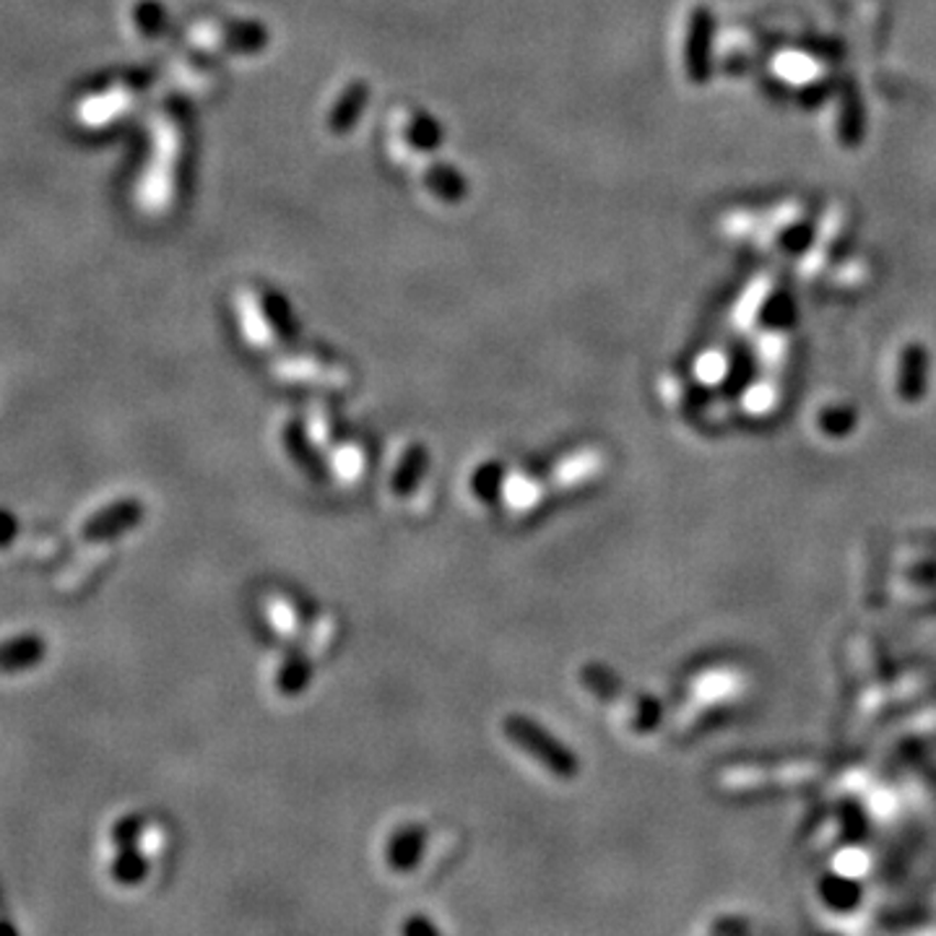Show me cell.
Wrapping results in <instances>:
<instances>
[{"label":"cell","instance_id":"cell-5","mask_svg":"<svg viewBox=\"0 0 936 936\" xmlns=\"http://www.w3.org/2000/svg\"><path fill=\"white\" fill-rule=\"evenodd\" d=\"M440 128L425 112L404 107L390 118V148L406 162L417 164L425 159L432 148L440 146Z\"/></svg>","mask_w":936,"mask_h":936},{"label":"cell","instance_id":"cell-19","mask_svg":"<svg viewBox=\"0 0 936 936\" xmlns=\"http://www.w3.org/2000/svg\"><path fill=\"white\" fill-rule=\"evenodd\" d=\"M310 663H307L302 656H295V659H289L282 667V671H278V692H282V695H299V692L307 687V682H310Z\"/></svg>","mask_w":936,"mask_h":936},{"label":"cell","instance_id":"cell-2","mask_svg":"<svg viewBox=\"0 0 936 936\" xmlns=\"http://www.w3.org/2000/svg\"><path fill=\"white\" fill-rule=\"evenodd\" d=\"M242 331L250 344L271 349L291 344L297 339V320L291 316V307L287 299L278 295L276 289L266 287H247L238 297Z\"/></svg>","mask_w":936,"mask_h":936},{"label":"cell","instance_id":"cell-16","mask_svg":"<svg viewBox=\"0 0 936 936\" xmlns=\"http://www.w3.org/2000/svg\"><path fill=\"white\" fill-rule=\"evenodd\" d=\"M421 848H425V830L409 827L388 843V863L398 871H409L419 861Z\"/></svg>","mask_w":936,"mask_h":936},{"label":"cell","instance_id":"cell-9","mask_svg":"<svg viewBox=\"0 0 936 936\" xmlns=\"http://www.w3.org/2000/svg\"><path fill=\"white\" fill-rule=\"evenodd\" d=\"M47 656V640L37 632H21L0 640V674H21L37 669Z\"/></svg>","mask_w":936,"mask_h":936},{"label":"cell","instance_id":"cell-28","mask_svg":"<svg viewBox=\"0 0 936 936\" xmlns=\"http://www.w3.org/2000/svg\"><path fill=\"white\" fill-rule=\"evenodd\" d=\"M404 932H406V934H414V932H427V934H434V932H438V928H434L432 924H425V921H411V924H406V926H404Z\"/></svg>","mask_w":936,"mask_h":936},{"label":"cell","instance_id":"cell-11","mask_svg":"<svg viewBox=\"0 0 936 936\" xmlns=\"http://www.w3.org/2000/svg\"><path fill=\"white\" fill-rule=\"evenodd\" d=\"M364 102H367V87H364V81H349L344 89L339 91L333 99V104L328 107V115H326V128L333 135H344L354 128L356 120H360Z\"/></svg>","mask_w":936,"mask_h":936},{"label":"cell","instance_id":"cell-7","mask_svg":"<svg viewBox=\"0 0 936 936\" xmlns=\"http://www.w3.org/2000/svg\"><path fill=\"white\" fill-rule=\"evenodd\" d=\"M144 505L139 503L135 497H125L118 499V503L102 507V510H97L95 516H91L87 524L81 528V536L91 544H102V541H112L118 539V536L131 533L133 528L141 526V520H144Z\"/></svg>","mask_w":936,"mask_h":936},{"label":"cell","instance_id":"cell-4","mask_svg":"<svg viewBox=\"0 0 936 936\" xmlns=\"http://www.w3.org/2000/svg\"><path fill=\"white\" fill-rule=\"evenodd\" d=\"M505 734L507 739L516 741L524 752H528L533 760L544 764L549 773H554L557 778H564V781H570V778L577 775L575 755L564 745H560L554 736H549L544 728L536 726L531 718L510 716L505 720Z\"/></svg>","mask_w":936,"mask_h":936},{"label":"cell","instance_id":"cell-26","mask_svg":"<svg viewBox=\"0 0 936 936\" xmlns=\"http://www.w3.org/2000/svg\"><path fill=\"white\" fill-rule=\"evenodd\" d=\"M724 370H726V362L720 354H707V360L700 362V373H703V377H720Z\"/></svg>","mask_w":936,"mask_h":936},{"label":"cell","instance_id":"cell-20","mask_svg":"<svg viewBox=\"0 0 936 936\" xmlns=\"http://www.w3.org/2000/svg\"><path fill=\"white\" fill-rule=\"evenodd\" d=\"M131 102H133V91L131 89H115L112 91V95H102V97H97L95 102H91V107L87 110V118L91 120V123H99V120H107V118H112V115H118V112H123V110H128V107H131Z\"/></svg>","mask_w":936,"mask_h":936},{"label":"cell","instance_id":"cell-14","mask_svg":"<svg viewBox=\"0 0 936 936\" xmlns=\"http://www.w3.org/2000/svg\"><path fill=\"white\" fill-rule=\"evenodd\" d=\"M110 874L118 884H125V888H133V884L144 882L148 874V859L139 850V843H135V846L118 848V856L112 859Z\"/></svg>","mask_w":936,"mask_h":936},{"label":"cell","instance_id":"cell-15","mask_svg":"<svg viewBox=\"0 0 936 936\" xmlns=\"http://www.w3.org/2000/svg\"><path fill=\"white\" fill-rule=\"evenodd\" d=\"M425 471H427V450L421 445L409 448L401 463H398L396 474H393V492L401 497H409L411 492L419 487Z\"/></svg>","mask_w":936,"mask_h":936},{"label":"cell","instance_id":"cell-24","mask_svg":"<svg viewBox=\"0 0 936 936\" xmlns=\"http://www.w3.org/2000/svg\"><path fill=\"white\" fill-rule=\"evenodd\" d=\"M19 531H21V524L16 513L9 510V507H0V549L13 547V541L19 539Z\"/></svg>","mask_w":936,"mask_h":936},{"label":"cell","instance_id":"cell-10","mask_svg":"<svg viewBox=\"0 0 936 936\" xmlns=\"http://www.w3.org/2000/svg\"><path fill=\"white\" fill-rule=\"evenodd\" d=\"M928 352L921 344H907L900 356L898 393L905 404H918L926 393Z\"/></svg>","mask_w":936,"mask_h":936},{"label":"cell","instance_id":"cell-17","mask_svg":"<svg viewBox=\"0 0 936 936\" xmlns=\"http://www.w3.org/2000/svg\"><path fill=\"white\" fill-rule=\"evenodd\" d=\"M861 135H863L861 99L856 91H848L846 99H843V110H840V141L848 148H854L861 141Z\"/></svg>","mask_w":936,"mask_h":936},{"label":"cell","instance_id":"cell-3","mask_svg":"<svg viewBox=\"0 0 936 936\" xmlns=\"http://www.w3.org/2000/svg\"><path fill=\"white\" fill-rule=\"evenodd\" d=\"M192 45L213 55H255L266 47L268 34L255 21L242 19H203L190 30Z\"/></svg>","mask_w":936,"mask_h":936},{"label":"cell","instance_id":"cell-12","mask_svg":"<svg viewBox=\"0 0 936 936\" xmlns=\"http://www.w3.org/2000/svg\"><path fill=\"white\" fill-rule=\"evenodd\" d=\"M421 188H425L434 201L440 203H459L466 196V180L461 173L450 169L442 162H425L421 164Z\"/></svg>","mask_w":936,"mask_h":936},{"label":"cell","instance_id":"cell-21","mask_svg":"<svg viewBox=\"0 0 936 936\" xmlns=\"http://www.w3.org/2000/svg\"><path fill=\"white\" fill-rule=\"evenodd\" d=\"M144 833H146V819L141 817V814H128V817H120L115 825H112V843H115L118 848L135 846Z\"/></svg>","mask_w":936,"mask_h":936},{"label":"cell","instance_id":"cell-1","mask_svg":"<svg viewBox=\"0 0 936 936\" xmlns=\"http://www.w3.org/2000/svg\"><path fill=\"white\" fill-rule=\"evenodd\" d=\"M185 156H188V133H185L183 120L177 115H162L156 120V154L148 169L144 188H141V203L152 211H162L164 206L173 203L183 185Z\"/></svg>","mask_w":936,"mask_h":936},{"label":"cell","instance_id":"cell-18","mask_svg":"<svg viewBox=\"0 0 936 936\" xmlns=\"http://www.w3.org/2000/svg\"><path fill=\"white\" fill-rule=\"evenodd\" d=\"M287 448L291 459H295L307 474H312L316 478L323 476V463H320L316 450L310 448V440H307V434L302 432V427L299 425H291L287 430Z\"/></svg>","mask_w":936,"mask_h":936},{"label":"cell","instance_id":"cell-23","mask_svg":"<svg viewBox=\"0 0 936 936\" xmlns=\"http://www.w3.org/2000/svg\"><path fill=\"white\" fill-rule=\"evenodd\" d=\"M856 421V414L850 409H827L822 414V430L830 434H843L850 430Z\"/></svg>","mask_w":936,"mask_h":936},{"label":"cell","instance_id":"cell-27","mask_svg":"<svg viewBox=\"0 0 936 936\" xmlns=\"http://www.w3.org/2000/svg\"><path fill=\"white\" fill-rule=\"evenodd\" d=\"M810 230H806V227H802V232H791L789 238H785V245H789L791 250H799V247H804L806 242H810Z\"/></svg>","mask_w":936,"mask_h":936},{"label":"cell","instance_id":"cell-13","mask_svg":"<svg viewBox=\"0 0 936 936\" xmlns=\"http://www.w3.org/2000/svg\"><path fill=\"white\" fill-rule=\"evenodd\" d=\"M278 373H284L291 381H305V383H320V385H344L349 377L344 370L335 362H320L316 356H307V360H289L278 364Z\"/></svg>","mask_w":936,"mask_h":936},{"label":"cell","instance_id":"cell-8","mask_svg":"<svg viewBox=\"0 0 936 936\" xmlns=\"http://www.w3.org/2000/svg\"><path fill=\"white\" fill-rule=\"evenodd\" d=\"M817 768L812 764H791V768H773V770H731L724 775V785L731 791H747V789H768V785H778V789H789V785H804L814 781Z\"/></svg>","mask_w":936,"mask_h":936},{"label":"cell","instance_id":"cell-22","mask_svg":"<svg viewBox=\"0 0 936 936\" xmlns=\"http://www.w3.org/2000/svg\"><path fill=\"white\" fill-rule=\"evenodd\" d=\"M499 478H503V466H497V463H487V466L476 471L471 487H474V492L484 499V503H495L499 492Z\"/></svg>","mask_w":936,"mask_h":936},{"label":"cell","instance_id":"cell-6","mask_svg":"<svg viewBox=\"0 0 936 936\" xmlns=\"http://www.w3.org/2000/svg\"><path fill=\"white\" fill-rule=\"evenodd\" d=\"M713 40H716V16L705 5L690 13L687 40H684V70L695 87H703L713 74Z\"/></svg>","mask_w":936,"mask_h":936},{"label":"cell","instance_id":"cell-25","mask_svg":"<svg viewBox=\"0 0 936 936\" xmlns=\"http://www.w3.org/2000/svg\"><path fill=\"white\" fill-rule=\"evenodd\" d=\"M139 19L141 21H135V24L141 26V32H144L146 37H152V34H154V24L162 19L159 5H156V3H144V5H141V16Z\"/></svg>","mask_w":936,"mask_h":936}]
</instances>
